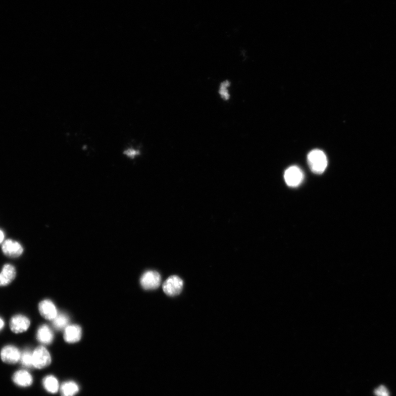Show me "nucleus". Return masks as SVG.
<instances>
[{
	"instance_id": "nucleus-1",
	"label": "nucleus",
	"mask_w": 396,
	"mask_h": 396,
	"mask_svg": "<svg viewBox=\"0 0 396 396\" xmlns=\"http://www.w3.org/2000/svg\"><path fill=\"white\" fill-rule=\"evenodd\" d=\"M308 161L311 171L315 174H322L328 166V158L325 153L320 150L310 151L308 155Z\"/></svg>"
},
{
	"instance_id": "nucleus-2",
	"label": "nucleus",
	"mask_w": 396,
	"mask_h": 396,
	"mask_svg": "<svg viewBox=\"0 0 396 396\" xmlns=\"http://www.w3.org/2000/svg\"><path fill=\"white\" fill-rule=\"evenodd\" d=\"M51 362L50 354L43 346H39L33 351V366L37 369L47 367Z\"/></svg>"
},
{
	"instance_id": "nucleus-3",
	"label": "nucleus",
	"mask_w": 396,
	"mask_h": 396,
	"mask_svg": "<svg viewBox=\"0 0 396 396\" xmlns=\"http://www.w3.org/2000/svg\"><path fill=\"white\" fill-rule=\"evenodd\" d=\"M161 277L159 273L155 271H148L144 274L141 279V284L146 290H155L160 286Z\"/></svg>"
},
{
	"instance_id": "nucleus-4",
	"label": "nucleus",
	"mask_w": 396,
	"mask_h": 396,
	"mask_svg": "<svg viewBox=\"0 0 396 396\" xmlns=\"http://www.w3.org/2000/svg\"><path fill=\"white\" fill-rule=\"evenodd\" d=\"M284 178L286 184L289 187H297L303 182L304 174L299 167L293 166L286 170Z\"/></svg>"
},
{
	"instance_id": "nucleus-5",
	"label": "nucleus",
	"mask_w": 396,
	"mask_h": 396,
	"mask_svg": "<svg viewBox=\"0 0 396 396\" xmlns=\"http://www.w3.org/2000/svg\"><path fill=\"white\" fill-rule=\"evenodd\" d=\"M183 287V282L180 277L171 276L165 281L163 285V290L170 296L180 295Z\"/></svg>"
},
{
	"instance_id": "nucleus-6",
	"label": "nucleus",
	"mask_w": 396,
	"mask_h": 396,
	"mask_svg": "<svg viewBox=\"0 0 396 396\" xmlns=\"http://www.w3.org/2000/svg\"><path fill=\"white\" fill-rule=\"evenodd\" d=\"M31 325V321L27 316L18 314L14 315L10 320V329L15 334H21L26 331Z\"/></svg>"
},
{
	"instance_id": "nucleus-7",
	"label": "nucleus",
	"mask_w": 396,
	"mask_h": 396,
	"mask_svg": "<svg viewBox=\"0 0 396 396\" xmlns=\"http://www.w3.org/2000/svg\"><path fill=\"white\" fill-rule=\"evenodd\" d=\"M21 353L19 350L12 345L4 346L1 351V358L3 362L7 364H15L21 358Z\"/></svg>"
},
{
	"instance_id": "nucleus-8",
	"label": "nucleus",
	"mask_w": 396,
	"mask_h": 396,
	"mask_svg": "<svg viewBox=\"0 0 396 396\" xmlns=\"http://www.w3.org/2000/svg\"><path fill=\"white\" fill-rule=\"evenodd\" d=\"M2 250L4 254L14 258L22 254L23 248L19 242L12 240H7L3 242Z\"/></svg>"
},
{
	"instance_id": "nucleus-9",
	"label": "nucleus",
	"mask_w": 396,
	"mask_h": 396,
	"mask_svg": "<svg viewBox=\"0 0 396 396\" xmlns=\"http://www.w3.org/2000/svg\"><path fill=\"white\" fill-rule=\"evenodd\" d=\"M39 310L43 318L49 320H53L58 314L55 305L49 300L41 301L39 304Z\"/></svg>"
},
{
	"instance_id": "nucleus-10",
	"label": "nucleus",
	"mask_w": 396,
	"mask_h": 396,
	"mask_svg": "<svg viewBox=\"0 0 396 396\" xmlns=\"http://www.w3.org/2000/svg\"><path fill=\"white\" fill-rule=\"evenodd\" d=\"M16 270L14 266L6 264L0 272V287L8 286L16 278Z\"/></svg>"
},
{
	"instance_id": "nucleus-11",
	"label": "nucleus",
	"mask_w": 396,
	"mask_h": 396,
	"mask_svg": "<svg viewBox=\"0 0 396 396\" xmlns=\"http://www.w3.org/2000/svg\"><path fill=\"white\" fill-rule=\"evenodd\" d=\"M82 329L81 327L76 325H69L64 330V339L67 343L73 344L77 343L81 340Z\"/></svg>"
},
{
	"instance_id": "nucleus-12",
	"label": "nucleus",
	"mask_w": 396,
	"mask_h": 396,
	"mask_svg": "<svg viewBox=\"0 0 396 396\" xmlns=\"http://www.w3.org/2000/svg\"><path fill=\"white\" fill-rule=\"evenodd\" d=\"M13 382L21 387H28L33 383L32 376L26 370H19L13 375Z\"/></svg>"
},
{
	"instance_id": "nucleus-13",
	"label": "nucleus",
	"mask_w": 396,
	"mask_h": 396,
	"mask_svg": "<svg viewBox=\"0 0 396 396\" xmlns=\"http://www.w3.org/2000/svg\"><path fill=\"white\" fill-rule=\"evenodd\" d=\"M37 338L39 343L42 344H50L53 340V334L48 326L43 325L38 330Z\"/></svg>"
},
{
	"instance_id": "nucleus-14",
	"label": "nucleus",
	"mask_w": 396,
	"mask_h": 396,
	"mask_svg": "<svg viewBox=\"0 0 396 396\" xmlns=\"http://www.w3.org/2000/svg\"><path fill=\"white\" fill-rule=\"evenodd\" d=\"M43 384L45 389L49 393L51 394L56 393L59 389L58 381L55 377L52 375L47 376L44 379Z\"/></svg>"
},
{
	"instance_id": "nucleus-15",
	"label": "nucleus",
	"mask_w": 396,
	"mask_h": 396,
	"mask_svg": "<svg viewBox=\"0 0 396 396\" xmlns=\"http://www.w3.org/2000/svg\"><path fill=\"white\" fill-rule=\"evenodd\" d=\"M61 391L62 396H74L78 393L79 386L73 381H68L62 384Z\"/></svg>"
},
{
	"instance_id": "nucleus-16",
	"label": "nucleus",
	"mask_w": 396,
	"mask_h": 396,
	"mask_svg": "<svg viewBox=\"0 0 396 396\" xmlns=\"http://www.w3.org/2000/svg\"><path fill=\"white\" fill-rule=\"evenodd\" d=\"M69 323V318L67 315L64 314H57L56 318L53 320V325L54 328L58 330L66 328Z\"/></svg>"
},
{
	"instance_id": "nucleus-17",
	"label": "nucleus",
	"mask_w": 396,
	"mask_h": 396,
	"mask_svg": "<svg viewBox=\"0 0 396 396\" xmlns=\"http://www.w3.org/2000/svg\"><path fill=\"white\" fill-rule=\"evenodd\" d=\"M21 364L27 368H31L33 366V351L27 349L21 353L20 358Z\"/></svg>"
},
{
	"instance_id": "nucleus-18",
	"label": "nucleus",
	"mask_w": 396,
	"mask_h": 396,
	"mask_svg": "<svg viewBox=\"0 0 396 396\" xmlns=\"http://www.w3.org/2000/svg\"><path fill=\"white\" fill-rule=\"evenodd\" d=\"M231 86V82L229 81L226 80L220 84L219 93L220 97L224 101L229 100L230 98V94L229 93V88Z\"/></svg>"
},
{
	"instance_id": "nucleus-19",
	"label": "nucleus",
	"mask_w": 396,
	"mask_h": 396,
	"mask_svg": "<svg viewBox=\"0 0 396 396\" xmlns=\"http://www.w3.org/2000/svg\"><path fill=\"white\" fill-rule=\"evenodd\" d=\"M374 395L376 396H390L388 389L384 385H381L376 388L374 390Z\"/></svg>"
},
{
	"instance_id": "nucleus-20",
	"label": "nucleus",
	"mask_w": 396,
	"mask_h": 396,
	"mask_svg": "<svg viewBox=\"0 0 396 396\" xmlns=\"http://www.w3.org/2000/svg\"><path fill=\"white\" fill-rule=\"evenodd\" d=\"M124 153L129 157L134 158L140 155V151L134 149V148H128V149L124 152Z\"/></svg>"
},
{
	"instance_id": "nucleus-21",
	"label": "nucleus",
	"mask_w": 396,
	"mask_h": 396,
	"mask_svg": "<svg viewBox=\"0 0 396 396\" xmlns=\"http://www.w3.org/2000/svg\"><path fill=\"white\" fill-rule=\"evenodd\" d=\"M4 232L0 230V244H1L2 243L4 242Z\"/></svg>"
},
{
	"instance_id": "nucleus-22",
	"label": "nucleus",
	"mask_w": 396,
	"mask_h": 396,
	"mask_svg": "<svg viewBox=\"0 0 396 396\" xmlns=\"http://www.w3.org/2000/svg\"><path fill=\"white\" fill-rule=\"evenodd\" d=\"M4 326V323L3 320L0 317V331H1Z\"/></svg>"
}]
</instances>
